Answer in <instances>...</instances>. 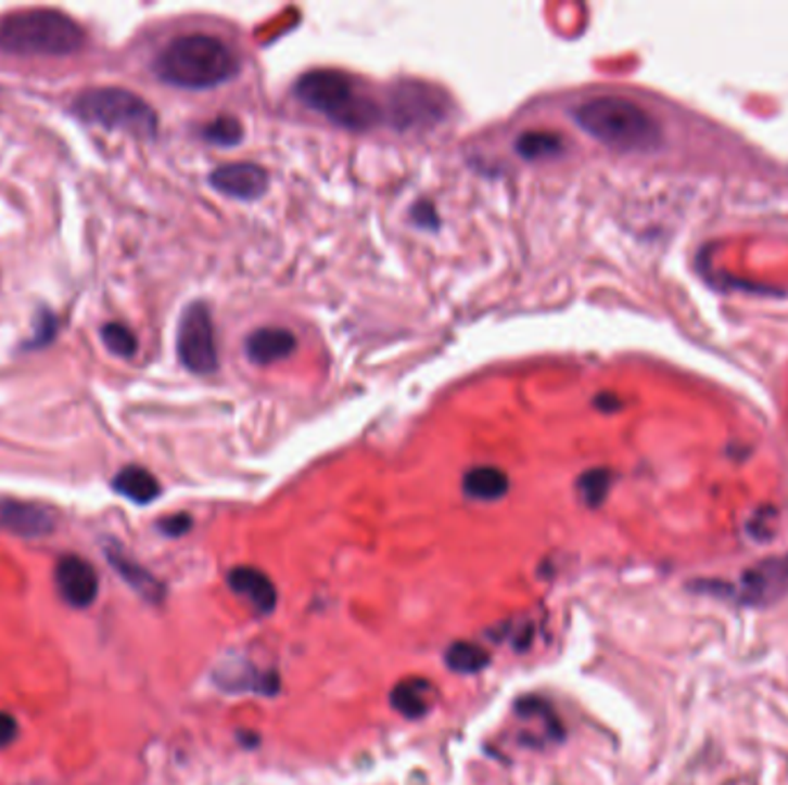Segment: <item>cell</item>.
Listing matches in <instances>:
<instances>
[{"label":"cell","instance_id":"cell-16","mask_svg":"<svg viewBox=\"0 0 788 785\" xmlns=\"http://www.w3.org/2000/svg\"><path fill=\"white\" fill-rule=\"evenodd\" d=\"M439 700V689L434 682L424 678H406L399 684H394L390 703L397 712L406 719H422Z\"/></svg>","mask_w":788,"mask_h":785},{"label":"cell","instance_id":"cell-25","mask_svg":"<svg viewBox=\"0 0 788 785\" xmlns=\"http://www.w3.org/2000/svg\"><path fill=\"white\" fill-rule=\"evenodd\" d=\"M192 528V518L187 514H176V516H168L160 523V530L168 537H180L185 535L187 530Z\"/></svg>","mask_w":788,"mask_h":785},{"label":"cell","instance_id":"cell-10","mask_svg":"<svg viewBox=\"0 0 788 785\" xmlns=\"http://www.w3.org/2000/svg\"><path fill=\"white\" fill-rule=\"evenodd\" d=\"M53 581L55 588H59V594L74 608H88L98 600V571L79 555H63L59 565H55Z\"/></svg>","mask_w":788,"mask_h":785},{"label":"cell","instance_id":"cell-12","mask_svg":"<svg viewBox=\"0 0 788 785\" xmlns=\"http://www.w3.org/2000/svg\"><path fill=\"white\" fill-rule=\"evenodd\" d=\"M215 682L229 694L258 696H275L281 686L275 672H266L247 661H227L215 670Z\"/></svg>","mask_w":788,"mask_h":785},{"label":"cell","instance_id":"cell-26","mask_svg":"<svg viewBox=\"0 0 788 785\" xmlns=\"http://www.w3.org/2000/svg\"><path fill=\"white\" fill-rule=\"evenodd\" d=\"M37 330V336L33 339L35 346H42V344H49L53 336H55V318L51 313H42L40 316V323L35 325Z\"/></svg>","mask_w":788,"mask_h":785},{"label":"cell","instance_id":"cell-29","mask_svg":"<svg viewBox=\"0 0 788 785\" xmlns=\"http://www.w3.org/2000/svg\"><path fill=\"white\" fill-rule=\"evenodd\" d=\"M595 406H597L599 410H609V413H611V410H615V408H621V403H618V399L607 397V395L597 397V399H595Z\"/></svg>","mask_w":788,"mask_h":785},{"label":"cell","instance_id":"cell-11","mask_svg":"<svg viewBox=\"0 0 788 785\" xmlns=\"http://www.w3.org/2000/svg\"><path fill=\"white\" fill-rule=\"evenodd\" d=\"M213 190L238 201H256L268 190V173L258 164L233 162L211 173Z\"/></svg>","mask_w":788,"mask_h":785},{"label":"cell","instance_id":"cell-5","mask_svg":"<svg viewBox=\"0 0 788 785\" xmlns=\"http://www.w3.org/2000/svg\"><path fill=\"white\" fill-rule=\"evenodd\" d=\"M74 114L84 123L100 125L109 132H125L137 139H155L157 114L137 92L125 88H92L74 102Z\"/></svg>","mask_w":788,"mask_h":785},{"label":"cell","instance_id":"cell-18","mask_svg":"<svg viewBox=\"0 0 788 785\" xmlns=\"http://www.w3.org/2000/svg\"><path fill=\"white\" fill-rule=\"evenodd\" d=\"M114 491L135 504H150L160 498L162 486L157 477L141 465H127L114 477Z\"/></svg>","mask_w":788,"mask_h":785},{"label":"cell","instance_id":"cell-17","mask_svg":"<svg viewBox=\"0 0 788 785\" xmlns=\"http://www.w3.org/2000/svg\"><path fill=\"white\" fill-rule=\"evenodd\" d=\"M106 557L109 563L114 565V569L125 578V583L139 592L143 600L148 602H162L164 596V585L157 581V578L150 574L148 569H143L139 563H135V559L127 557L118 546H106Z\"/></svg>","mask_w":788,"mask_h":785},{"label":"cell","instance_id":"cell-23","mask_svg":"<svg viewBox=\"0 0 788 785\" xmlns=\"http://www.w3.org/2000/svg\"><path fill=\"white\" fill-rule=\"evenodd\" d=\"M102 342L111 352L118 355V358H135L139 348L135 332L123 323H106L102 327Z\"/></svg>","mask_w":788,"mask_h":785},{"label":"cell","instance_id":"cell-24","mask_svg":"<svg viewBox=\"0 0 788 785\" xmlns=\"http://www.w3.org/2000/svg\"><path fill=\"white\" fill-rule=\"evenodd\" d=\"M203 137L215 145H236L245 137L242 125L233 116H219L211 125L203 127Z\"/></svg>","mask_w":788,"mask_h":785},{"label":"cell","instance_id":"cell-3","mask_svg":"<svg viewBox=\"0 0 788 785\" xmlns=\"http://www.w3.org/2000/svg\"><path fill=\"white\" fill-rule=\"evenodd\" d=\"M86 47V33L55 10H26L0 24V49L22 59H65Z\"/></svg>","mask_w":788,"mask_h":785},{"label":"cell","instance_id":"cell-13","mask_svg":"<svg viewBox=\"0 0 788 785\" xmlns=\"http://www.w3.org/2000/svg\"><path fill=\"white\" fill-rule=\"evenodd\" d=\"M517 717L521 719L523 739L533 744H556L562 739V723L556 717L554 707L542 698H523L517 703Z\"/></svg>","mask_w":788,"mask_h":785},{"label":"cell","instance_id":"cell-2","mask_svg":"<svg viewBox=\"0 0 788 785\" xmlns=\"http://www.w3.org/2000/svg\"><path fill=\"white\" fill-rule=\"evenodd\" d=\"M572 116L588 137L618 153H650L662 143L660 123L625 98H593L579 104Z\"/></svg>","mask_w":788,"mask_h":785},{"label":"cell","instance_id":"cell-7","mask_svg":"<svg viewBox=\"0 0 788 785\" xmlns=\"http://www.w3.org/2000/svg\"><path fill=\"white\" fill-rule=\"evenodd\" d=\"M387 116L399 132L431 129L447 116V100L441 90L429 83L404 81L392 90Z\"/></svg>","mask_w":788,"mask_h":785},{"label":"cell","instance_id":"cell-15","mask_svg":"<svg viewBox=\"0 0 788 785\" xmlns=\"http://www.w3.org/2000/svg\"><path fill=\"white\" fill-rule=\"evenodd\" d=\"M229 588L247 600L258 615H270L277 606V588L268 574L256 567H236L227 576Z\"/></svg>","mask_w":788,"mask_h":785},{"label":"cell","instance_id":"cell-8","mask_svg":"<svg viewBox=\"0 0 788 785\" xmlns=\"http://www.w3.org/2000/svg\"><path fill=\"white\" fill-rule=\"evenodd\" d=\"M715 594H728L730 600L747 606H765L777 602L788 592V555L767 557L757 567L747 569L736 585L712 583Z\"/></svg>","mask_w":788,"mask_h":785},{"label":"cell","instance_id":"cell-19","mask_svg":"<svg viewBox=\"0 0 788 785\" xmlns=\"http://www.w3.org/2000/svg\"><path fill=\"white\" fill-rule=\"evenodd\" d=\"M510 489V479L496 465H478L463 475V493L473 500H500Z\"/></svg>","mask_w":788,"mask_h":785},{"label":"cell","instance_id":"cell-20","mask_svg":"<svg viewBox=\"0 0 788 785\" xmlns=\"http://www.w3.org/2000/svg\"><path fill=\"white\" fill-rule=\"evenodd\" d=\"M490 661V652L471 641H459L445 649V666L453 668L455 672H463V675H473V672L484 670Z\"/></svg>","mask_w":788,"mask_h":785},{"label":"cell","instance_id":"cell-4","mask_svg":"<svg viewBox=\"0 0 788 785\" xmlns=\"http://www.w3.org/2000/svg\"><path fill=\"white\" fill-rule=\"evenodd\" d=\"M295 98L332 125L367 132L383 118L381 106L355 88L353 79L336 69H312L295 81Z\"/></svg>","mask_w":788,"mask_h":785},{"label":"cell","instance_id":"cell-21","mask_svg":"<svg viewBox=\"0 0 788 785\" xmlns=\"http://www.w3.org/2000/svg\"><path fill=\"white\" fill-rule=\"evenodd\" d=\"M514 151L525 159L554 157L562 151V139L554 132H523L514 141Z\"/></svg>","mask_w":788,"mask_h":785},{"label":"cell","instance_id":"cell-28","mask_svg":"<svg viewBox=\"0 0 788 785\" xmlns=\"http://www.w3.org/2000/svg\"><path fill=\"white\" fill-rule=\"evenodd\" d=\"M16 733H18L16 721L10 715L0 712V749H5V746H10L16 739Z\"/></svg>","mask_w":788,"mask_h":785},{"label":"cell","instance_id":"cell-9","mask_svg":"<svg viewBox=\"0 0 788 785\" xmlns=\"http://www.w3.org/2000/svg\"><path fill=\"white\" fill-rule=\"evenodd\" d=\"M59 516L47 504L0 498V530L24 539H42L55 530Z\"/></svg>","mask_w":788,"mask_h":785},{"label":"cell","instance_id":"cell-1","mask_svg":"<svg viewBox=\"0 0 788 785\" xmlns=\"http://www.w3.org/2000/svg\"><path fill=\"white\" fill-rule=\"evenodd\" d=\"M240 72L238 53L215 35L192 33L168 42L155 61L157 79L185 90H208Z\"/></svg>","mask_w":788,"mask_h":785},{"label":"cell","instance_id":"cell-27","mask_svg":"<svg viewBox=\"0 0 788 785\" xmlns=\"http://www.w3.org/2000/svg\"><path fill=\"white\" fill-rule=\"evenodd\" d=\"M412 219H416V223H420V227H424V229H431V227H439V217H436V210H434V205H429V203H420V205H416V208H412Z\"/></svg>","mask_w":788,"mask_h":785},{"label":"cell","instance_id":"cell-14","mask_svg":"<svg viewBox=\"0 0 788 785\" xmlns=\"http://www.w3.org/2000/svg\"><path fill=\"white\" fill-rule=\"evenodd\" d=\"M297 348L295 334L287 327H258L254 330L247 342H245V355L247 360L256 366H270L275 362H281L284 358Z\"/></svg>","mask_w":788,"mask_h":785},{"label":"cell","instance_id":"cell-22","mask_svg":"<svg viewBox=\"0 0 788 785\" xmlns=\"http://www.w3.org/2000/svg\"><path fill=\"white\" fill-rule=\"evenodd\" d=\"M611 479H613L611 473L605 468H593L579 477L576 489L588 507H599V504L605 502V498L609 496V489H611Z\"/></svg>","mask_w":788,"mask_h":785},{"label":"cell","instance_id":"cell-6","mask_svg":"<svg viewBox=\"0 0 788 785\" xmlns=\"http://www.w3.org/2000/svg\"><path fill=\"white\" fill-rule=\"evenodd\" d=\"M178 358L187 371L196 376H211L219 366L213 316L203 303H192L178 323Z\"/></svg>","mask_w":788,"mask_h":785}]
</instances>
